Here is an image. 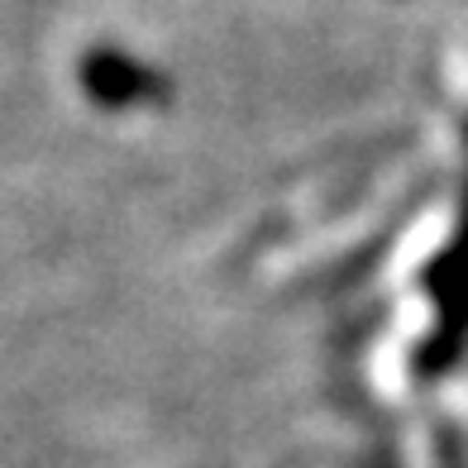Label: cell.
Instances as JSON below:
<instances>
[{
	"instance_id": "2",
	"label": "cell",
	"mask_w": 468,
	"mask_h": 468,
	"mask_svg": "<svg viewBox=\"0 0 468 468\" xmlns=\"http://www.w3.org/2000/svg\"><path fill=\"white\" fill-rule=\"evenodd\" d=\"M431 292H435L440 325H435L431 349L420 354V368L440 373L463 354V339H468V201H463V220H459L454 244L431 268Z\"/></svg>"
},
{
	"instance_id": "1",
	"label": "cell",
	"mask_w": 468,
	"mask_h": 468,
	"mask_svg": "<svg viewBox=\"0 0 468 468\" xmlns=\"http://www.w3.org/2000/svg\"><path fill=\"white\" fill-rule=\"evenodd\" d=\"M77 87L87 91L101 111H134V105H163L173 96V81L154 72L134 53L115 44H96L77 58Z\"/></svg>"
}]
</instances>
